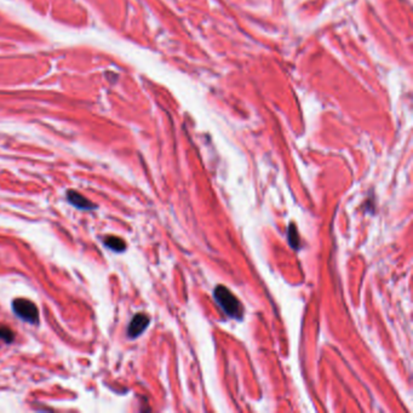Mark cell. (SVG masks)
<instances>
[{
	"label": "cell",
	"mask_w": 413,
	"mask_h": 413,
	"mask_svg": "<svg viewBox=\"0 0 413 413\" xmlns=\"http://www.w3.org/2000/svg\"><path fill=\"white\" fill-rule=\"evenodd\" d=\"M215 298H216L217 303L221 305V308L225 310L227 315L235 319H240L243 316V307H241L240 302L225 286L216 287V290H215Z\"/></svg>",
	"instance_id": "obj_1"
},
{
	"label": "cell",
	"mask_w": 413,
	"mask_h": 413,
	"mask_svg": "<svg viewBox=\"0 0 413 413\" xmlns=\"http://www.w3.org/2000/svg\"><path fill=\"white\" fill-rule=\"evenodd\" d=\"M13 310L23 321L32 325H39V310L32 301L26 298H16L13 301Z\"/></svg>",
	"instance_id": "obj_2"
},
{
	"label": "cell",
	"mask_w": 413,
	"mask_h": 413,
	"mask_svg": "<svg viewBox=\"0 0 413 413\" xmlns=\"http://www.w3.org/2000/svg\"><path fill=\"white\" fill-rule=\"evenodd\" d=\"M149 318L148 315H145L143 313H138L133 316V319L131 320L129 327H127V336L130 338H137L138 336H141L142 333L144 332L145 328L149 325Z\"/></svg>",
	"instance_id": "obj_3"
},
{
	"label": "cell",
	"mask_w": 413,
	"mask_h": 413,
	"mask_svg": "<svg viewBox=\"0 0 413 413\" xmlns=\"http://www.w3.org/2000/svg\"><path fill=\"white\" fill-rule=\"evenodd\" d=\"M67 199H68V202L71 203V205L74 206V208L79 209V210L92 211L97 208L96 203L91 202L89 199H86L85 196L81 195L80 193H78V191H75V190L67 191Z\"/></svg>",
	"instance_id": "obj_4"
},
{
	"label": "cell",
	"mask_w": 413,
	"mask_h": 413,
	"mask_svg": "<svg viewBox=\"0 0 413 413\" xmlns=\"http://www.w3.org/2000/svg\"><path fill=\"white\" fill-rule=\"evenodd\" d=\"M104 245L108 247L110 251L118 252V254L124 252L125 249H126L125 241L121 239V238L113 237V235H109V237H107L106 239H104Z\"/></svg>",
	"instance_id": "obj_5"
},
{
	"label": "cell",
	"mask_w": 413,
	"mask_h": 413,
	"mask_svg": "<svg viewBox=\"0 0 413 413\" xmlns=\"http://www.w3.org/2000/svg\"><path fill=\"white\" fill-rule=\"evenodd\" d=\"M0 339L5 343H11L15 339V333L13 330L5 326V325L0 324Z\"/></svg>",
	"instance_id": "obj_6"
}]
</instances>
